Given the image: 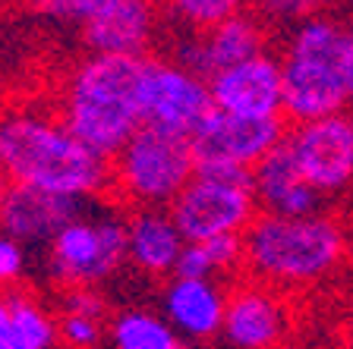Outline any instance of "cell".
<instances>
[{"label":"cell","mask_w":353,"mask_h":349,"mask_svg":"<svg viewBox=\"0 0 353 349\" xmlns=\"http://www.w3.org/2000/svg\"><path fill=\"white\" fill-rule=\"evenodd\" d=\"M0 173L16 186L79 202L114 189L110 160L82 145L60 116L32 107L0 116Z\"/></svg>","instance_id":"1"},{"label":"cell","mask_w":353,"mask_h":349,"mask_svg":"<svg viewBox=\"0 0 353 349\" xmlns=\"http://www.w3.org/2000/svg\"><path fill=\"white\" fill-rule=\"evenodd\" d=\"M145 57L92 54L70 70L60 92V123L101 158H114L136 136L142 114Z\"/></svg>","instance_id":"2"},{"label":"cell","mask_w":353,"mask_h":349,"mask_svg":"<svg viewBox=\"0 0 353 349\" xmlns=\"http://www.w3.org/2000/svg\"><path fill=\"white\" fill-rule=\"evenodd\" d=\"M347 252L344 230L328 214L312 218H274L259 214L243 233V271L246 280L262 286H306L341 264Z\"/></svg>","instance_id":"3"},{"label":"cell","mask_w":353,"mask_h":349,"mask_svg":"<svg viewBox=\"0 0 353 349\" xmlns=\"http://www.w3.org/2000/svg\"><path fill=\"white\" fill-rule=\"evenodd\" d=\"M344 41L347 22L334 16L309 13L290 29L284 41V116L294 126L316 123L325 116L344 114Z\"/></svg>","instance_id":"4"},{"label":"cell","mask_w":353,"mask_h":349,"mask_svg":"<svg viewBox=\"0 0 353 349\" xmlns=\"http://www.w3.org/2000/svg\"><path fill=\"white\" fill-rule=\"evenodd\" d=\"M114 189L132 208H170L196 176L190 136L142 123L136 136L110 158Z\"/></svg>","instance_id":"5"},{"label":"cell","mask_w":353,"mask_h":349,"mask_svg":"<svg viewBox=\"0 0 353 349\" xmlns=\"http://www.w3.org/2000/svg\"><path fill=\"white\" fill-rule=\"evenodd\" d=\"M186 242H208L230 233H246L259 218L250 170L196 173L168 208Z\"/></svg>","instance_id":"6"},{"label":"cell","mask_w":353,"mask_h":349,"mask_svg":"<svg viewBox=\"0 0 353 349\" xmlns=\"http://www.w3.org/2000/svg\"><path fill=\"white\" fill-rule=\"evenodd\" d=\"M126 262V220L79 218L51 240V277L63 290L98 286Z\"/></svg>","instance_id":"7"},{"label":"cell","mask_w":353,"mask_h":349,"mask_svg":"<svg viewBox=\"0 0 353 349\" xmlns=\"http://www.w3.org/2000/svg\"><path fill=\"white\" fill-rule=\"evenodd\" d=\"M287 138L284 116L278 120H240L214 110L190 136L196 173L214 170H250L265 160Z\"/></svg>","instance_id":"8"},{"label":"cell","mask_w":353,"mask_h":349,"mask_svg":"<svg viewBox=\"0 0 353 349\" xmlns=\"http://www.w3.org/2000/svg\"><path fill=\"white\" fill-rule=\"evenodd\" d=\"M142 114L152 126H161L176 136H192L214 114V101L205 79L192 76L174 60L145 57Z\"/></svg>","instance_id":"9"},{"label":"cell","mask_w":353,"mask_h":349,"mask_svg":"<svg viewBox=\"0 0 353 349\" xmlns=\"http://www.w3.org/2000/svg\"><path fill=\"white\" fill-rule=\"evenodd\" d=\"M300 173L319 195L341 192L353 182V114H334L287 132Z\"/></svg>","instance_id":"10"},{"label":"cell","mask_w":353,"mask_h":349,"mask_svg":"<svg viewBox=\"0 0 353 349\" xmlns=\"http://www.w3.org/2000/svg\"><path fill=\"white\" fill-rule=\"evenodd\" d=\"M265 41H268L265 19L250 10H240L202 35L190 32L186 38H180L174 44V63L208 82L212 76L224 73L230 66L265 54Z\"/></svg>","instance_id":"11"},{"label":"cell","mask_w":353,"mask_h":349,"mask_svg":"<svg viewBox=\"0 0 353 349\" xmlns=\"http://www.w3.org/2000/svg\"><path fill=\"white\" fill-rule=\"evenodd\" d=\"M214 110L240 120H278L284 116V70L281 57H259L236 63L208 79Z\"/></svg>","instance_id":"12"},{"label":"cell","mask_w":353,"mask_h":349,"mask_svg":"<svg viewBox=\"0 0 353 349\" xmlns=\"http://www.w3.org/2000/svg\"><path fill=\"white\" fill-rule=\"evenodd\" d=\"M287 330V308L278 290L243 280L228 293L224 340L230 349H278Z\"/></svg>","instance_id":"13"},{"label":"cell","mask_w":353,"mask_h":349,"mask_svg":"<svg viewBox=\"0 0 353 349\" xmlns=\"http://www.w3.org/2000/svg\"><path fill=\"white\" fill-rule=\"evenodd\" d=\"M154 10L142 0H95L82 22V41L101 57H145L154 35Z\"/></svg>","instance_id":"14"},{"label":"cell","mask_w":353,"mask_h":349,"mask_svg":"<svg viewBox=\"0 0 353 349\" xmlns=\"http://www.w3.org/2000/svg\"><path fill=\"white\" fill-rule=\"evenodd\" d=\"M82 211H85V202L79 198L51 195V192L10 182L3 208H0V226L19 246L22 242H51L66 224L85 218Z\"/></svg>","instance_id":"15"},{"label":"cell","mask_w":353,"mask_h":349,"mask_svg":"<svg viewBox=\"0 0 353 349\" xmlns=\"http://www.w3.org/2000/svg\"><path fill=\"white\" fill-rule=\"evenodd\" d=\"M252 195L262 214H274V218H312L322 204V195L300 173V164L287 138L252 167Z\"/></svg>","instance_id":"16"},{"label":"cell","mask_w":353,"mask_h":349,"mask_svg":"<svg viewBox=\"0 0 353 349\" xmlns=\"http://www.w3.org/2000/svg\"><path fill=\"white\" fill-rule=\"evenodd\" d=\"M161 308H164V321L174 328V334L205 346L212 337H218L224 330L228 296L214 280L170 277L161 293Z\"/></svg>","instance_id":"17"},{"label":"cell","mask_w":353,"mask_h":349,"mask_svg":"<svg viewBox=\"0 0 353 349\" xmlns=\"http://www.w3.org/2000/svg\"><path fill=\"white\" fill-rule=\"evenodd\" d=\"M186 240L168 208H132L126 218V258L152 277L174 274Z\"/></svg>","instance_id":"18"},{"label":"cell","mask_w":353,"mask_h":349,"mask_svg":"<svg viewBox=\"0 0 353 349\" xmlns=\"http://www.w3.org/2000/svg\"><path fill=\"white\" fill-rule=\"evenodd\" d=\"M3 296H7V306H10V318H13V346L10 349H54L60 343L57 321L51 318V312L32 293L10 290Z\"/></svg>","instance_id":"19"},{"label":"cell","mask_w":353,"mask_h":349,"mask_svg":"<svg viewBox=\"0 0 353 349\" xmlns=\"http://www.w3.org/2000/svg\"><path fill=\"white\" fill-rule=\"evenodd\" d=\"M110 343L114 349H176L180 340H176L174 328H170L164 318L152 312H120L110 324Z\"/></svg>","instance_id":"20"},{"label":"cell","mask_w":353,"mask_h":349,"mask_svg":"<svg viewBox=\"0 0 353 349\" xmlns=\"http://www.w3.org/2000/svg\"><path fill=\"white\" fill-rule=\"evenodd\" d=\"M240 10V3H230V0H180V3H170L168 13L176 16V22H183L192 35H202Z\"/></svg>","instance_id":"21"},{"label":"cell","mask_w":353,"mask_h":349,"mask_svg":"<svg viewBox=\"0 0 353 349\" xmlns=\"http://www.w3.org/2000/svg\"><path fill=\"white\" fill-rule=\"evenodd\" d=\"M104 334V321L79 318V315H60L57 337L66 349H95Z\"/></svg>","instance_id":"22"},{"label":"cell","mask_w":353,"mask_h":349,"mask_svg":"<svg viewBox=\"0 0 353 349\" xmlns=\"http://www.w3.org/2000/svg\"><path fill=\"white\" fill-rule=\"evenodd\" d=\"M104 312H108V302L95 286H76V290H63V296H60V315L104 321Z\"/></svg>","instance_id":"23"},{"label":"cell","mask_w":353,"mask_h":349,"mask_svg":"<svg viewBox=\"0 0 353 349\" xmlns=\"http://www.w3.org/2000/svg\"><path fill=\"white\" fill-rule=\"evenodd\" d=\"M202 246H205V252H208V262H212L214 274L243 268V236L240 233L218 236V240H208V242H202Z\"/></svg>","instance_id":"24"},{"label":"cell","mask_w":353,"mask_h":349,"mask_svg":"<svg viewBox=\"0 0 353 349\" xmlns=\"http://www.w3.org/2000/svg\"><path fill=\"white\" fill-rule=\"evenodd\" d=\"M174 277H186V280H212L214 268L208 262V252L202 242H186L180 258H176Z\"/></svg>","instance_id":"25"},{"label":"cell","mask_w":353,"mask_h":349,"mask_svg":"<svg viewBox=\"0 0 353 349\" xmlns=\"http://www.w3.org/2000/svg\"><path fill=\"white\" fill-rule=\"evenodd\" d=\"M26 271V252L7 233H0V290H13V284Z\"/></svg>","instance_id":"26"},{"label":"cell","mask_w":353,"mask_h":349,"mask_svg":"<svg viewBox=\"0 0 353 349\" xmlns=\"http://www.w3.org/2000/svg\"><path fill=\"white\" fill-rule=\"evenodd\" d=\"M41 13H48L57 22H85L88 13L95 10V0H51V3H41Z\"/></svg>","instance_id":"27"},{"label":"cell","mask_w":353,"mask_h":349,"mask_svg":"<svg viewBox=\"0 0 353 349\" xmlns=\"http://www.w3.org/2000/svg\"><path fill=\"white\" fill-rule=\"evenodd\" d=\"M344 82H347V101L353 104V22H347V41H344Z\"/></svg>","instance_id":"28"},{"label":"cell","mask_w":353,"mask_h":349,"mask_svg":"<svg viewBox=\"0 0 353 349\" xmlns=\"http://www.w3.org/2000/svg\"><path fill=\"white\" fill-rule=\"evenodd\" d=\"M13 346V318H10L7 296H0V349Z\"/></svg>","instance_id":"29"},{"label":"cell","mask_w":353,"mask_h":349,"mask_svg":"<svg viewBox=\"0 0 353 349\" xmlns=\"http://www.w3.org/2000/svg\"><path fill=\"white\" fill-rule=\"evenodd\" d=\"M7 186H10L7 176H0V208H3V195H7Z\"/></svg>","instance_id":"30"},{"label":"cell","mask_w":353,"mask_h":349,"mask_svg":"<svg viewBox=\"0 0 353 349\" xmlns=\"http://www.w3.org/2000/svg\"><path fill=\"white\" fill-rule=\"evenodd\" d=\"M199 349H218V346H208V343H205V346H199Z\"/></svg>","instance_id":"31"},{"label":"cell","mask_w":353,"mask_h":349,"mask_svg":"<svg viewBox=\"0 0 353 349\" xmlns=\"http://www.w3.org/2000/svg\"><path fill=\"white\" fill-rule=\"evenodd\" d=\"M176 349H186V346H183V343H180V346H176Z\"/></svg>","instance_id":"32"}]
</instances>
